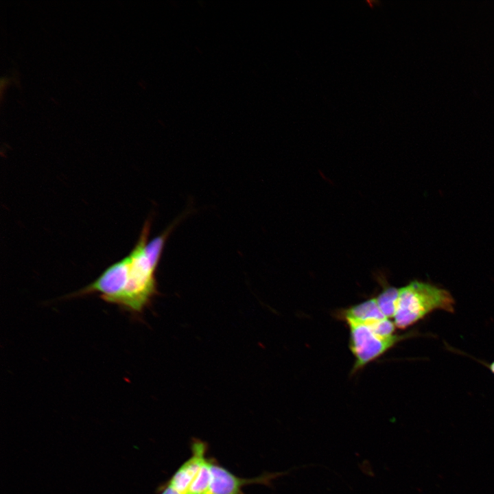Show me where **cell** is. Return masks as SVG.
<instances>
[{
  "label": "cell",
  "mask_w": 494,
  "mask_h": 494,
  "mask_svg": "<svg viewBox=\"0 0 494 494\" xmlns=\"http://www.w3.org/2000/svg\"><path fill=\"white\" fill-rule=\"evenodd\" d=\"M454 303L448 292L414 281L399 289L394 323L405 329L435 309L453 311Z\"/></svg>",
  "instance_id": "cell-3"
},
{
  "label": "cell",
  "mask_w": 494,
  "mask_h": 494,
  "mask_svg": "<svg viewBox=\"0 0 494 494\" xmlns=\"http://www.w3.org/2000/svg\"><path fill=\"white\" fill-rule=\"evenodd\" d=\"M364 324L367 325L377 335L383 337H390L395 335L396 326L394 322H392L389 318L374 320Z\"/></svg>",
  "instance_id": "cell-7"
},
{
  "label": "cell",
  "mask_w": 494,
  "mask_h": 494,
  "mask_svg": "<svg viewBox=\"0 0 494 494\" xmlns=\"http://www.w3.org/2000/svg\"><path fill=\"white\" fill-rule=\"evenodd\" d=\"M340 318L345 322L353 321L367 323L386 318L380 311L375 298H371L359 304L341 311Z\"/></svg>",
  "instance_id": "cell-5"
},
{
  "label": "cell",
  "mask_w": 494,
  "mask_h": 494,
  "mask_svg": "<svg viewBox=\"0 0 494 494\" xmlns=\"http://www.w3.org/2000/svg\"><path fill=\"white\" fill-rule=\"evenodd\" d=\"M190 456L172 476L156 489L158 494H246L243 488L251 484L271 486L274 476L264 472L244 478L235 475L209 455V444L192 438Z\"/></svg>",
  "instance_id": "cell-2"
},
{
  "label": "cell",
  "mask_w": 494,
  "mask_h": 494,
  "mask_svg": "<svg viewBox=\"0 0 494 494\" xmlns=\"http://www.w3.org/2000/svg\"><path fill=\"white\" fill-rule=\"evenodd\" d=\"M346 322L350 331L349 347L355 357L352 373L381 357L404 338L397 335L383 337L375 333L364 323Z\"/></svg>",
  "instance_id": "cell-4"
},
{
  "label": "cell",
  "mask_w": 494,
  "mask_h": 494,
  "mask_svg": "<svg viewBox=\"0 0 494 494\" xmlns=\"http://www.w3.org/2000/svg\"><path fill=\"white\" fill-rule=\"evenodd\" d=\"M151 219L144 223L130 253L106 268L89 285L71 294L78 297L98 294L106 303L134 316L141 314L158 294L156 271L166 240L174 224L148 241Z\"/></svg>",
  "instance_id": "cell-1"
},
{
  "label": "cell",
  "mask_w": 494,
  "mask_h": 494,
  "mask_svg": "<svg viewBox=\"0 0 494 494\" xmlns=\"http://www.w3.org/2000/svg\"><path fill=\"white\" fill-rule=\"evenodd\" d=\"M399 289L393 286L384 285L383 290L375 298L377 305L387 318H394Z\"/></svg>",
  "instance_id": "cell-6"
},
{
  "label": "cell",
  "mask_w": 494,
  "mask_h": 494,
  "mask_svg": "<svg viewBox=\"0 0 494 494\" xmlns=\"http://www.w3.org/2000/svg\"><path fill=\"white\" fill-rule=\"evenodd\" d=\"M491 369L492 371L494 373V362L491 364Z\"/></svg>",
  "instance_id": "cell-8"
}]
</instances>
